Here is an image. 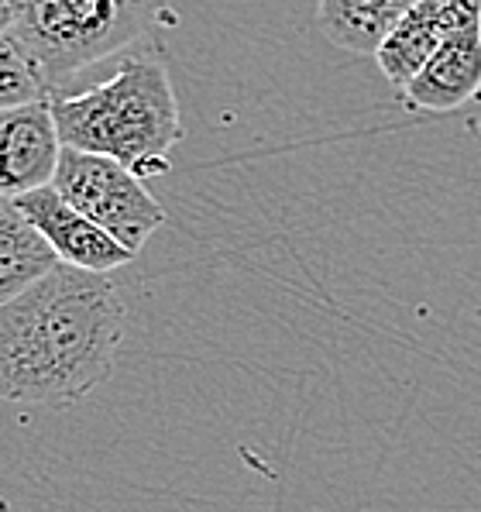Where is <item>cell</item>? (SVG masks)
<instances>
[{
    "label": "cell",
    "mask_w": 481,
    "mask_h": 512,
    "mask_svg": "<svg viewBox=\"0 0 481 512\" xmlns=\"http://www.w3.org/2000/svg\"><path fill=\"white\" fill-rule=\"evenodd\" d=\"M124 303L107 272L59 262L0 306V399L73 406L114 372Z\"/></svg>",
    "instance_id": "6da1fadb"
},
{
    "label": "cell",
    "mask_w": 481,
    "mask_h": 512,
    "mask_svg": "<svg viewBox=\"0 0 481 512\" xmlns=\"http://www.w3.org/2000/svg\"><path fill=\"white\" fill-rule=\"evenodd\" d=\"M52 117L62 145L117 159L141 179L169 172L183 138L176 90L152 55H131L90 90L52 97Z\"/></svg>",
    "instance_id": "7a4b0ae2"
},
{
    "label": "cell",
    "mask_w": 481,
    "mask_h": 512,
    "mask_svg": "<svg viewBox=\"0 0 481 512\" xmlns=\"http://www.w3.org/2000/svg\"><path fill=\"white\" fill-rule=\"evenodd\" d=\"M162 0H7V25L52 90L148 35Z\"/></svg>",
    "instance_id": "3957f363"
},
{
    "label": "cell",
    "mask_w": 481,
    "mask_h": 512,
    "mask_svg": "<svg viewBox=\"0 0 481 512\" xmlns=\"http://www.w3.org/2000/svg\"><path fill=\"white\" fill-rule=\"evenodd\" d=\"M52 186L134 255L169 220L162 203L148 193L145 179L107 155L62 145Z\"/></svg>",
    "instance_id": "277c9868"
},
{
    "label": "cell",
    "mask_w": 481,
    "mask_h": 512,
    "mask_svg": "<svg viewBox=\"0 0 481 512\" xmlns=\"http://www.w3.org/2000/svg\"><path fill=\"white\" fill-rule=\"evenodd\" d=\"M14 200H18V207L28 214L31 224L42 231V238L55 248L59 262L76 265V269H86V272L110 275L114 269H124V265H131L134 258H138L131 248H124L117 238H110L104 227L93 224L86 214H80L52 183L14 196Z\"/></svg>",
    "instance_id": "5b68a950"
},
{
    "label": "cell",
    "mask_w": 481,
    "mask_h": 512,
    "mask_svg": "<svg viewBox=\"0 0 481 512\" xmlns=\"http://www.w3.org/2000/svg\"><path fill=\"white\" fill-rule=\"evenodd\" d=\"M481 0H416L399 25L378 45L375 62L382 76L402 93L406 83L427 66V59L454 31L478 25Z\"/></svg>",
    "instance_id": "8992f818"
},
{
    "label": "cell",
    "mask_w": 481,
    "mask_h": 512,
    "mask_svg": "<svg viewBox=\"0 0 481 512\" xmlns=\"http://www.w3.org/2000/svg\"><path fill=\"white\" fill-rule=\"evenodd\" d=\"M62 138L52 100L0 110V196H21L49 186L59 169Z\"/></svg>",
    "instance_id": "52a82bcc"
},
{
    "label": "cell",
    "mask_w": 481,
    "mask_h": 512,
    "mask_svg": "<svg viewBox=\"0 0 481 512\" xmlns=\"http://www.w3.org/2000/svg\"><path fill=\"white\" fill-rule=\"evenodd\" d=\"M409 110L447 114L481 97V28L454 31L399 93Z\"/></svg>",
    "instance_id": "ba28073f"
},
{
    "label": "cell",
    "mask_w": 481,
    "mask_h": 512,
    "mask_svg": "<svg viewBox=\"0 0 481 512\" xmlns=\"http://www.w3.org/2000/svg\"><path fill=\"white\" fill-rule=\"evenodd\" d=\"M59 255L14 196H0V306L49 275Z\"/></svg>",
    "instance_id": "9c48e42d"
},
{
    "label": "cell",
    "mask_w": 481,
    "mask_h": 512,
    "mask_svg": "<svg viewBox=\"0 0 481 512\" xmlns=\"http://www.w3.org/2000/svg\"><path fill=\"white\" fill-rule=\"evenodd\" d=\"M416 0H317V25L330 45L375 55Z\"/></svg>",
    "instance_id": "30bf717a"
},
{
    "label": "cell",
    "mask_w": 481,
    "mask_h": 512,
    "mask_svg": "<svg viewBox=\"0 0 481 512\" xmlns=\"http://www.w3.org/2000/svg\"><path fill=\"white\" fill-rule=\"evenodd\" d=\"M55 90L38 69L35 55L28 45L11 31V25H0V110L35 104V100H52Z\"/></svg>",
    "instance_id": "8fae6325"
},
{
    "label": "cell",
    "mask_w": 481,
    "mask_h": 512,
    "mask_svg": "<svg viewBox=\"0 0 481 512\" xmlns=\"http://www.w3.org/2000/svg\"><path fill=\"white\" fill-rule=\"evenodd\" d=\"M0 25H7V0H0Z\"/></svg>",
    "instance_id": "7c38bea8"
},
{
    "label": "cell",
    "mask_w": 481,
    "mask_h": 512,
    "mask_svg": "<svg viewBox=\"0 0 481 512\" xmlns=\"http://www.w3.org/2000/svg\"><path fill=\"white\" fill-rule=\"evenodd\" d=\"M478 28H481V18H478Z\"/></svg>",
    "instance_id": "4fadbf2b"
}]
</instances>
